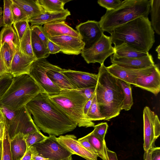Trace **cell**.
Returning <instances> with one entry per match:
<instances>
[{"label": "cell", "instance_id": "cell-1", "mask_svg": "<svg viewBox=\"0 0 160 160\" xmlns=\"http://www.w3.org/2000/svg\"><path fill=\"white\" fill-rule=\"evenodd\" d=\"M25 107L32 115L33 121L40 130L49 135L60 136L73 131L77 126L46 93L38 94Z\"/></svg>", "mask_w": 160, "mask_h": 160}, {"label": "cell", "instance_id": "cell-2", "mask_svg": "<svg viewBox=\"0 0 160 160\" xmlns=\"http://www.w3.org/2000/svg\"><path fill=\"white\" fill-rule=\"evenodd\" d=\"M95 92L104 120L118 116L122 110L124 95L119 79L112 75L104 64L98 69Z\"/></svg>", "mask_w": 160, "mask_h": 160}, {"label": "cell", "instance_id": "cell-3", "mask_svg": "<svg viewBox=\"0 0 160 160\" xmlns=\"http://www.w3.org/2000/svg\"><path fill=\"white\" fill-rule=\"evenodd\" d=\"M110 36L114 46L123 42L148 52L155 42L154 32L148 17H141L115 29Z\"/></svg>", "mask_w": 160, "mask_h": 160}, {"label": "cell", "instance_id": "cell-4", "mask_svg": "<svg viewBox=\"0 0 160 160\" xmlns=\"http://www.w3.org/2000/svg\"><path fill=\"white\" fill-rule=\"evenodd\" d=\"M151 0H125L118 8L107 10L98 22L104 32L111 34L116 28L141 17H148Z\"/></svg>", "mask_w": 160, "mask_h": 160}, {"label": "cell", "instance_id": "cell-5", "mask_svg": "<svg viewBox=\"0 0 160 160\" xmlns=\"http://www.w3.org/2000/svg\"><path fill=\"white\" fill-rule=\"evenodd\" d=\"M41 93H43L42 90L28 74L13 77L11 84L0 98V105L19 110Z\"/></svg>", "mask_w": 160, "mask_h": 160}, {"label": "cell", "instance_id": "cell-6", "mask_svg": "<svg viewBox=\"0 0 160 160\" xmlns=\"http://www.w3.org/2000/svg\"><path fill=\"white\" fill-rule=\"evenodd\" d=\"M79 127H93L95 123L85 114L84 109L88 101L77 89L62 90L58 94L49 96Z\"/></svg>", "mask_w": 160, "mask_h": 160}, {"label": "cell", "instance_id": "cell-7", "mask_svg": "<svg viewBox=\"0 0 160 160\" xmlns=\"http://www.w3.org/2000/svg\"><path fill=\"white\" fill-rule=\"evenodd\" d=\"M51 64L46 58L36 59L31 65L28 73L43 93L49 96L57 94L62 90L50 80L47 75Z\"/></svg>", "mask_w": 160, "mask_h": 160}, {"label": "cell", "instance_id": "cell-8", "mask_svg": "<svg viewBox=\"0 0 160 160\" xmlns=\"http://www.w3.org/2000/svg\"><path fill=\"white\" fill-rule=\"evenodd\" d=\"M112 44L110 36L103 34L95 44L90 48H83L81 53L87 63L98 62L101 65L107 58L114 53Z\"/></svg>", "mask_w": 160, "mask_h": 160}, {"label": "cell", "instance_id": "cell-9", "mask_svg": "<svg viewBox=\"0 0 160 160\" xmlns=\"http://www.w3.org/2000/svg\"><path fill=\"white\" fill-rule=\"evenodd\" d=\"M143 148L147 152L154 147L155 142L160 135V122L158 116L148 106L143 112Z\"/></svg>", "mask_w": 160, "mask_h": 160}, {"label": "cell", "instance_id": "cell-10", "mask_svg": "<svg viewBox=\"0 0 160 160\" xmlns=\"http://www.w3.org/2000/svg\"><path fill=\"white\" fill-rule=\"evenodd\" d=\"M5 125L10 139L19 132L26 135L40 131L25 106L18 110L14 118Z\"/></svg>", "mask_w": 160, "mask_h": 160}, {"label": "cell", "instance_id": "cell-11", "mask_svg": "<svg viewBox=\"0 0 160 160\" xmlns=\"http://www.w3.org/2000/svg\"><path fill=\"white\" fill-rule=\"evenodd\" d=\"M56 136L49 135L42 142L32 145L39 155L52 160H61L67 158L72 154L57 141Z\"/></svg>", "mask_w": 160, "mask_h": 160}, {"label": "cell", "instance_id": "cell-12", "mask_svg": "<svg viewBox=\"0 0 160 160\" xmlns=\"http://www.w3.org/2000/svg\"><path fill=\"white\" fill-rule=\"evenodd\" d=\"M77 31L84 43L85 48H90L101 38L104 32L101 28L99 22L95 20H88L77 25Z\"/></svg>", "mask_w": 160, "mask_h": 160}, {"label": "cell", "instance_id": "cell-13", "mask_svg": "<svg viewBox=\"0 0 160 160\" xmlns=\"http://www.w3.org/2000/svg\"><path fill=\"white\" fill-rule=\"evenodd\" d=\"M154 66L141 69L124 68L115 64H112L107 68L109 73L117 78L129 84L135 85L137 78L150 73Z\"/></svg>", "mask_w": 160, "mask_h": 160}, {"label": "cell", "instance_id": "cell-14", "mask_svg": "<svg viewBox=\"0 0 160 160\" xmlns=\"http://www.w3.org/2000/svg\"><path fill=\"white\" fill-rule=\"evenodd\" d=\"M58 142L72 154H76L86 160H98V155L84 147L78 141L74 135H60L56 137Z\"/></svg>", "mask_w": 160, "mask_h": 160}, {"label": "cell", "instance_id": "cell-15", "mask_svg": "<svg viewBox=\"0 0 160 160\" xmlns=\"http://www.w3.org/2000/svg\"><path fill=\"white\" fill-rule=\"evenodd\" d=\"M61 72L69 79L76 89L96 87L98 82V74L62 69Z\"/></svg>", "mask_w": 160, "mask_h": 160}, {"label": "cell", "instance_id": "cell-16", "mask_svg": "<svg viewBox=\"0 0 160 160\" xmlns=\"http://www.w3.org/2000/svg\"><path fill=\"white\" fill-rule=\"evenodd\" d=\"M48 38L61 48L62 52L67 55H78L84 48V43L79 38L64 35Z\"/></svg>", "mask_w": 160, "mask_h": 160}, {"label": "cell", "instance_id": "cell-17", "mask_svg": "<svg viewBox=\"0 0 160 160\" xmlns=\"http://www.w3.org/2000/svg\"><path fill=\"white\" fill-rule=\"evenodd\" d=\"M112 64L130 69H141L154 65V62L151 54L138 58H128L118 57L113 55L110 57Z\"/></svg>", "mask_w": 160, "mask_h": 160}, {"label": "cell", "instance_id": "cell-18", "mask_svg": "<svg viewBox=\"0 0 160 160\" xmlns=\"http://www.w3.org/2000/svg\"><path fill=\"white\" fill-rule=\"evenodd\" d=\"M156 96L160 91V72L157 64L149 74L137 78L134 85Z\"/></svg>", "mask_w": 160, "mask_h": 160}, {"label": "cell", "instance_id": "cell-19", "mask_svg": "<svg viewBox=\"0 0 160 160\" xmlns=\"http://www.w3.org/2000/svg\"><path fill=\"white\" fill-rule=\"evenodd\" d=\"M36 59L16 50L12 59L11 67V74L13 77L23 74H28L31 65Z\"/></svg>", "mask_w": 160, "mask_h": 160}, {"label": "cell", "instance_id": "cell-20", "mask_svg": "<svg viewBox=\"0 0 160 160\" xmlns=\"http://www.w3.org/2000/svg\"><path fill=\"white\" fill-rule=\"evenodd\" d=\"M43 28L48 38L64 35L81 39L78 32L67 24L64 21L53 22L44 25Z\"/></svg>", "mask_w": 160, "mask_h": 160}, {"label": "cell", "instance_id": "cell-21", "mask_svg": "<svg viewBox=\"0 0 160 160\" xmlns=\"http://www.w3.org/2000/svg\"><path fill=\"white\" fill-rule=\"evenodd\" d=\"M62 69L51 64L47 75L50 80L62 90L76 89L68 78L61 72Z\"/></svg>", "mask_w": 160, "mask_h": 160}, {"label": "cell", "instance_id": "cell-22", "mask_svg": "<svg viewBox=\"0 0 160 160\" xmlns=\"http://www.w3.org/2000/svg\"><path fill=\"white\" fill-rule=\"evenodd\" d=\"M71 15L68 9L60 12H52L44 11L38 16L29 20L32 26L33 25H42L53 22L64 21L68 16Z\"/></svg>", "mask_w": 160, "mask_h": 160}, {"label": "cell", "instance_id": "cell-23", "mask_svg": "<svg viewBox=\"0 0 160 160\" xmlns=\"http://www.w3.org/2000/svg\"><path fill=\"white\" fill-rule=\"evenodd\" d=\"M10 147L12 160H21L27 148L24 135L19 132L10 139Z\"/></svg>", "mask_w": 160, "mask_h": 160}, {"label": "cell", "instance_id": "cell-24", "mask_svg": "<svg viewBox=\"0 0 160 160\" xmlns=\"http://www.w3.org/2000/svg\"><path fill=\"white\" fill-rule=\"evenodd\" d=\"M113 55L118 57L138 58L146 56L148 52L140 50L128 44L123 42L114 46Z\"/></svg>", "mask_w": 160, "mask_h": 160}, {"label": "cell", "instance_id": "cell-25", "mask_svg": "<svg viewBox=\"0 0 160 160\" xmlns=\"http://www.w3.org/2000/svg\"><path fill=\"white\" fill-rule=\"evenodd\" d=\"M6 42L15 52L19 49L20 41L12 26H4L0 32V46Z\"/></svg>", "mask_w": 160, "mask_h": 160}, {"label": "cell", "instance_id": "cell-26", "mask_svg": "<svg viewBox=\"0 0 160 160\" xmlns=\"http://www.w3.org/2000/svg\"><path fill=\"white\" fill-rule=\"evenodd\" d=\"M24 12L29 20L42 13L44 11L37 0H12Z\"/></svg>", "mask_w": 160, "mask_h": 160}, {"label": "cell", "instance_id": "cell-27", "mask_svg": "<svg viewBox=\"0 0 160 160\" xmlns=\"http://www.w3.org/2000/svg\"><path fill=\"white\" fill-rule=\"evenodd\" d=\"M31 41L33 52L36 59L46 58L49 56L50 54L48 50L47 47L32 30Z\"/></svg>", "mask_w": 160, "mask_h": 160}, {"label": "cell", "instance_id": "cell-28", "mask_svg": "<svg viewBox=\"0 0 160 160\" xmlns=\"http://www.w3.org/2000/svg\"><path fill=\"white\" fill-rule=\"evenodd\" d=\"M97 152L98 157L103 160H109L105 141H102L92 134L91 132L84 136Z\"/></svg>", "mask_w": 160, "mask_h": 160}, {"label": "cell", "instance_id": "cell-29", "mask_svg": "<svg viewBox=\"0 0 160 160\" xmlns=\"http://www.w3.org/2000/svg\"><path fill=\"white\" fill-rule=\"evenodd\" d=\"M71 0H37L40 6L44 11L60 12L66 10L64 8L65 4Z\"/></svg>", "mask_w": 160, "mask_h": 160}, {"label": "cell", "instance_id": "cell-30", "mask_svg": "<svg viewBox=\"0 0 160 160\" xmlns=\"http://www.w3.org/2000/svg\"><path fill=\"white\" fill-rule=\"evenodd\" d=\"M150 12L151 25L154 31L160 35V0H151Z\"/></svg>", "mask_w": 160, "mask_h": 160}, {"label": "cell", "instance_id": "cell-31", "mask_svg": "<svg viewBox=\"0 0 160 160\" xmlns=\"http://www.w3.org/2000/svg\"><path fill=\"white\" fill-rule=\"evenodd\" d=\"M19 49L24 54L35 57L32 47L31 30L29 25L25 33L20 42Z\"/></svg>", "mask_w": 160, "mask_h": 160}, {"label": "cell", "instance_id": "cell-32", "mask_svg": "<svg viewBox=\"0 0 160 160\" xmlns=\"http://www.w3.org/2000/svg\"><path fill=\"white\" fill-rule=\"evenodd\" d=\"M0 53L8 73L11 74V64L15 51L8 43L5 42L0 46Z\"/></svg>", "mask_w": 160, "mask_h": 160}, {"label": "cell", "instance_id": "cell-33", "mask_svg": "<svg viewBox=\"0 0 160 160\" xmlns=\"http://www.w3.org/2000/svg\"><path fill=\"white\" fill-rule=\"evenodd\" d=\"M119 81L124 95L123 105L122 109L125 111H128L133 104L131 84L120 79H119Z\"/></svg>", "mask_w": 160, "mask_h": 160}, {"label": "cell", "instance_id": "cell-34", "mask_svg": "<svg viewBox=\"0 0 160 160\" xmlns=\"http://www.w3.org/2000/svg\"><path fill=\"white\" fill-rule=\"evenodd\" d=\"M86 116L89 120L92 121L104 120L105 119L104 117L100 111L99 106L96 97V92Z\"/></svg>", "mask_w": 160, "mask_h": 160}, {"label": "cell", "instance_id": "cell-35", "mask_svg": "<svg viewBox=\"0 0 160 160\" xmlns=\"http://www.w3.org/2000/svg\"><path fill=\"white\" fill-rule=\"evenodd\" d=\"M12 0L3 1L4 8L3 18L4 26H12L13 23V17L12 10Z\"/></svg>", "mask_w": 160, "mask_h": 160}, {"label": "cell", "instance_id": "cell-36", "mask_svg": "<svg viewBox=\"0 0 160 160\" xmlns=\"http://www.w3.org/2000/svg\"><path fill=\"white\" fill-rule=\"evenodd\" d=\"M2 140V148L1 160H12L10 150V139L6 126Z\"/></svg>", "mask_w": 160, "mask_h": 160}, {"label": "cell", "instance_id": "cell-37", "mask_svg": "<svg viewBox=\"0 0 160 160\" xmlns=\"http://www.w3.org/2000/svg\"><path fill=\"white\" fill-rule=\"evenodd\" d=\"M40 131H37L24 135V137L28 148L34 144L42 142L47 138Z\"/></svg>", "mask_w": 160, "mask_h": 160}, {"label": "cell", "instance_id": "cell-38", "mask_svg": "<svg viewBox=\"0 0 160 160\" xmlns=\"http://www.w3.org/2000/svg\"><path fill=\"white\" fill-rule=\"evenodd\" d=\"M12 8L13 17V23L20 21H29L27 15L23 10L12 0Z\"/></svg>", "mask_w": 160, "mask_h": 160}, {"label": "cell", "instance_id": "cell-39", "mask_svg": "<svg viewBox=\"0 0 160 160\" xmlns=\"http://www.w3.org/2000/svg\"><path fill=\"white\" fill-rule=\"evenodd\" d=\"M12 78V76L9 73L0 75V98L10 86Z\"/></svg>", "mask_w": 160, "mask_h": 160}, {"label": "cell", "instance_id": "cell-40", "mask_svg": "<svg viewBox=\"0 0 160 160\" xmlns=\"http://www.w3.org/2000/svg\"><path fill=\"white\" fill-rule=\"evenodd\" d=\"M93 127L94 130L91 132L92 134L101 140L105 141V137L108 128L107 123L101 122Z\"/></svg>", "mask_w": 160, "mask_h": 160}, {"label": "cell", "instance_id": "cell-41", "mask_svg": "<svg viewBox=\"0 0 160 160\" xmlns=\"http://www.w3.org/2000/svg\"><path fill=\"white\" fill-rule=\"evenodd\" d=\"M29 21H23L18 22L12 24L20 42L26 32L29 25Z\"/></svg>", "mask_w": 160, "mask_h": 160}, {"label": "cell", "instance_id": "cell-42", "mask_svg": "<svg viewBox=\"0 0 160 160\" xmlns=\"http://www.w3.org/2000/svg\"><path fill=\"white\" fill-rule=\"evenodd\" d=\"M122 1L120 0H98L97 2L100 6L106 8L107 10H110L118 8Z\"/></svg>", "mask_w": 160, "mask_h": 160}, {"label": "cell", "instance_id": "cell-43", "mask_svg": "<svg viewBox=\"0 0 160 160\" xmlns=\"http://www.w3.org/2000/svg\"><path fill=\"white\" fill-rule=\"evenodd\" d=\"M31 30L33 31L39 38L47 47L48 38L44 31L43 27L41 25H33L30 27Z\"/></svg>", "mask_w": 160, "mask_h": 160}, {"label": "cell", "instance_id": "cell-44", "mask_svg": "<svg viewBox=\"0 0 160 160\" xmlns=\"http://www.w3.org/2000/svg\"><path fill=\"white\" fill-rule=\"evenodd\" d=\"M0 109L1 110L5 118V123L8 124L15 117L18 110H12L6 107L0 105Z\"/></svg>", "mask_w": 160, "mask_h": 160}, {"label": "cell", "instance_id": "cell-45", "mask_svg": "<svg viewBox=\"0 0 160 160\" xmlns=\"http://www.w3.org/2000/svg\"><path fill=\"white\" fill-rule=\"evenodd\" d=\"M47 48L50 54H54L61 52V48L49 39L47 43Z\"/></svg>", "mask_w": 160, "mask_h": 160}, {"label": "cell", "instance_id": "cell-46", "mask_svg": "<svg viewBox=\"0 0 160 160\" xmlns=\"http://www.w3.org/2000/svg\"><path fill=\"white\" fill-rule=\"evenodd\" d=\"M96 87L85 88L81 89H78L86 99L88 100L91 98L94 93Z\"/></svg>", "mask_w": 160, "mask_h": 160}, {"label": "cell", "instance_id": "cell-47", "mask_svg": "<svg viewBox=\"0 0 160 160\" xmlns=\"http://www.w3.org/2000/svg\"><path fill=\"white\" fill-rule=\"evenodd\" d=\"M78 140L86 149L97 155V151L89 142L87 138L83 137L78 139Z\"/></svg>", "mask_w": 160, "mask_h": 160}, {"label": "cell", "instance_id": "cell-48", "mask_svg": "<svg viewBox=\"0 0 160 160\" xmlns=\"http://www.w3.org/2000/svg\"><path fill=\"white\" fill-rule=\"evenodd\" d=\"M151 160H160V148L154 147L152 148Z\"/></svg>", "mask_w": 160, "mask_h": 160}, {"label": "cell", "instance_id": "cell-49", "mask_svg": "<svg viewBox=\"0 0 160 160\" xmlns=\"http://www.w3.org/2000/svg\"><path fill=\"white\" fill-rule=\"evenodd\" d=\"M8 73L0 53V75Z\"/></svg>", "mask_w": 160, "mask_h": 160}, {"label": "cell", "instance_id": "cell-50", "mask_svg": "<svg viewBox=\"0 0 160 160\" xmlns=\"http://www.w3.org/2000/svg\"><path fill=\"white\" fill-rule=\"evenodd\" d=\"M95 90L93 93V94L91 97V98L88 100L87 102L84 109V113L85 114L86 116L87 112L90 107V106L92 104L95 94Z\"/></svg>", "mask_w": 160, "mask_h": 160}, {"label": "cell", "instance_id": "cell-51", "mask_svg": "<svg viewBox=\"0 0 160 160\" xmlns=\"http://www.w3.org/2000/svg\"><path fill=\"white\" fill-rule=\"evenodd\" d=\"M107 152L109 160H118L116 152L110 150L108 148Z\"/></svg>", "mask_w": 160, "mask_h": 160}, {"label": "cell", "instance_id": "cell-52", "mask_svg": "<svg viewBox=\"0 0 160 160\" xmlns=\"http://www.w3.org/2000/svg\"><path fill=\"white\" fill-rule=\"evenodd\" d=\"M32 153L30 148H28L26 151L21 160H30L32 158Z\"/></svg>", "mask_w": 160, "mask_h": 160}, {"label": "cell", "instance_id": "cell-53", "mask_svg": "<svg viewBox=\"0 0 160 160\" xmlns=\"http://www.w3.org/2000/svg\"><path fill=\"white\" fill-rule=\"evenodd\" d=\"M5 127L4 122H2L0 123V141L3 139Z\"/></svg>", "mask_w": 160, "mask_h": 160}, {"label": "cell", "instance_id": "cell-54", "mask_svg": "<svg viewBox=\"0 0 160 160\" xmlns=\"http://www.w3.org/2000/svg\"><path fill=\"white\" fill-rule=\"evenodd\" d=\"M152 148L147 152H145L144 155V160H151V153Z\"/></svg>", "mask_w": 160, "mask_h": 160}, {"label": "cell", "instance_id": "cell-55", "mask_svg": "<svg viewBox=\"0 0 160 160\" xmlns=\"http://www.w3.org/2000/svg\"><path fill=\"white\" fill-rule=\"evenodd\" d=\"M3 122H5V118L3 115L0 109V123Z\"/></svg>", "mask_w": 160, "mask_h": 160}, {"label": "cell", "instance_id": "cell-56", "mask_svg": "<svg viewBox=\"0 0 160 160\" xmlns=\"http://www.w3.org/2000/svg\"><path fill=\"white\" fill-rule=\"evenodd\" d=\"M156 51L158 53V58L159 60L160 59V45L157 47L156 49Z\"/></svg>", "mask_w": 160, "mask_h": 160}, {"label": "cell", "instance_id": "cell-57", "mask_svg": "<svg viewBox=\"0 0 160 160\" xmlns=\"http://www.w3.org/2000/svg\"><path fill=\"white\" fill-rule=\"evenodd\" d=\"M2 148V140L0 141V160L1 159Z\"/></svg>", "mask_w": 160, "mask_h": 160}, {"label": "cell", "instance_id": "cell-58", "mask_svg": "<svg viewBox=\"0 0 160 160\" xmlns=\"http://www.w3.org/2000/svg\"><path fill=\"white\" fill-rule=\"evenodd\" d=\"M4 22H3V20L2 16L0 18V28L3 26Z\"/></svg>", "mask_w": 160, "mask_h": 160}, {"label": "cell", "instance_id": "cell-59", "mask_svg": "<svg viewBox=\"0 0 160 160\" xmlns=\"http://www.w3.org/2000/svg\"><path fill=\"white\" fill-rule=\"evenodd\" d=\"M30 160H33L31 159ZM61 160H73L72 156H71L70 157L68 158H66L63 159Z\"/></svg>", "mask_w": 160, "mask_h": 160}, {"label": "cell", "instance_id": "cell-60", "mask_svg": "<svg viewBox=\"0 0 160 160\" xmlns=\"http://www.w3.org/2000/svg\"><path fill=\"white\" fill-rule=\"evenodd\" d=\"M3 11H2V8L1 7H0V14L3 13Z\"/></svg>", "mask_w": 160, "mask_h": 160}, {"label": "cell", "instance_id": "cell-61", "mask_svg": "<svg viewBox=\"0 0 160 160\" xmlns=\"http://www.w3.org/2000/svg\"><path fill=\"white\" fill-rule=\"evenodd\" d=\"M3 16L2 14H0V18H1Z\"/></svg>", "mask_w": 160, "mask_h": 160}]
</instances>
